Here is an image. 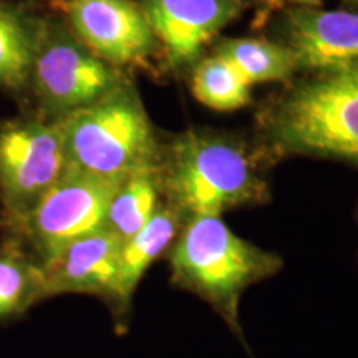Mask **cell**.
I'll return each instance as SVG.
<instances>
[{"instance_id":"6da1fadb","label":"cell","mask_w":358,"mask_h":358,"mask_svg":"<svg viewBox=\"0 0 358 358\" xmlns=\"http://www.w3.org/2000/svg\"><path fill=\"white\" fill-rule=\"evenodd\" d=\"M261 151L216 131H186L163 146L158 176L163 198L186 219L267 203Z\"/></svg>"},{"instance_id":"7a4b0ae2","label":"cell","mask_w":358,"mask_h":358,"mask_svg":"<svg viewBox=\"0 0 358 358\" xmlns=\"http://www.w3.org/2000/svg\"><path fill=\"white\" fill-rule=\"evenodd\" d=\"M166 259L173 287L208 303L243 342L241 299L284 267L279 254L237 236L216 216L186 219Z\"/></svg>"},{"instance_id":"3957f363","label":"cell","mask_w":358,"mask_h":358,"mask_svg":"<svg viewBox=\"0 0 358 358\" xmlns=\"http://www.w3.org/2000/svg\"><path fill=\"white\" fill-rule=\"evenodd\" d=\"M264 159H335L358 168V69L320 71L262 118Z\"/></svg>"},{"instance_id":"277c9868","label":"cell","mask_w":358,"mask_h":358,"mask_svg":"<svg viewBox=\"0 0 358 358\" xmlns=\"http://www.w3.org/2000/svg\"><path fill=\"white\" fill-rule=\"evenodd\" d=\"M66 169L123 181L158 171L163 146L145 108L131 92L113 88L62 120Z\"/></svg>"},{"instance_id":"5b68a950","label":"cell","mask_w":358,"mask_h":358,"mask_svg":"<svg viewBox=\"0 0 358 358\" xmlns=\"http://www.w3.org/2000/svg\"><path fill=\"white\" fill-rule=\"evenodd\" d=\"M122 181L65 169L30 213L32 231L48 262L75 241L105 229L111 199Z\"/></svg>"},{"instance_id":"8992f818","label":"cell","mask_w":358,"mask_h":358,"mask_svg":"<svg viewBox=\"0 0 358 358\" xmlns=\"http://www.w3.org/2000/svg\"><path fill=\"white\" fill-rule=\"evenodd\" d=\"M66 169L60 124H12L0 131V185L13 214L34 211Z\"/></svg>"},{"instance_id":"52a82bcc","label":"cell","mask_w":358,"mask_h":358,"mask_svg":"<svg viewBox=\"0 0 358 358\" xmlns=\"http://www.w3.org/2000/svg\"><path fill=\"white\" fill-rule=\"evenodd\" d=\"M38 92L53 110L71 113L116 88V75L101 58L65 37L48 40L34 57Z\"/></svg>"},{"instance_id":"ba28073f","label":"cell","mask_w":358,"mask_h":358,"mask_svg":"<svg viewBox=\"0 0 358 358\" xmlns=\"http://www.w3.org/2000/svg\"><path fill=\"white\" fill-rule=\"evenodd\" d=\"M69 15L85 47L111 64H133L153 52L145 12L129 0H70Z\"/></svg>"},{"instance_id":"9c48e42d","label":"cell","mask_w":358,"mask_h":358,"mask_svg":"<svg viewBox=\"0 0 358 358\" xmlns=\"http://www.w3.org/2000/svg\"><path fill=\"white\" fill-rule=\"evenodd\" d=\"M285 47L299 69L315 73L358 69V10L295 7L284 19Z\"/></svg>"},{"instance_id":"30bf717a","label":"cell","mask_w":358,"mask_h":358,"mask_svg":"<svg viewBox=\"0 0 358 358\" xmlns=\"http://www.w3.org/2000/svg\"><path fill=\"white\" fill-rule=\"evenodd\" d=\"M244 10V0H146L145 15L174 66L192 64Z\"/></svg>"},{"instance_id":"8fae6325","label":"cell","mask_w":358,"mask_h":358,"mask_svg":"<svg viewBox=\"0 0 358 358\" xmlns=\"http://www.w3.org/2000/svg\"><path fill=\"white\" fill-rule=\"evenodd\" d=\"M123 241L108 229L75 241L42 267L43 295L95 294L116 302Z\"/></svg>"},{"instance_id":"7c38bea8","label":"cell","mask_w":358,"mask_h":358,"mask_svg":"<svg viewBox=\"0 0 358 358\" xmlns=\"http://www.w3.org/2000/svg\"><path fill=\"white\" fill-rule=\"evenodd\" d=\"M185 222L186 217L164 201L153 217L136 234L123 241L120 250L118 292L115 302L120 313L131 306L133 295L148 268L161 257H166Z\"/></svg>"},{"instance_id":"4fadbf2b","label":"cell","mask_w":358,"mask_h":358,"mask_svg":"<svg viewBox=\"0 0 358 358\" xmlns=\"http://www.w3.org/2000/svg\"><path fill=\"white\" fill-rule=\"evenodd\" d=\"M216 53L226 58L250 87L282 82L299 70L297 58L290 48L268 40L227 38L217 45Z\"/></svg>"},{"instance_id":"5bb4252c","label":"cell","mask_w":358,"mask_h":358,"mask_svg":"<svg viewBox=\"0 0 358 358\" xmlns=\"http://www.w3.org/2000/svg\"><path fill=\"white\" fill-rule=\"evenodd\" d=\"M163 203L158 171L131 174L123 179L111 199L105 229L127 241L153 217Z\"/></svg>"},{"instance_id":"9a60e30c","label":"cell","mask_w":358,"mask_h":358,"mask_svg":"<svg viewBox=\"0 0 358 358\" xmlns=\"http://www.w3.org/2000/svg\"><path fill=\"white\" fill-rule=\"evenodd\" d=\"M250 88L243 75L216 52L201 60L192 71V93L208 108L217 111L244 108L250 101Z\"/></svg>"},{"instance_id":"2e32d148","label":"cell","mask_w":358,"mask_h":358,"mask_svg":"<svg viewBox=\"0 0 358 358\" xmlns=\"http://www.w3.org/2000/svg\"><path fill=\"white\" fill-rule=\"evenodd\" d=\"M35 48L15 17L0 10V83L19 87L34 66Z\"/></svg>"},{"instance_id":"e0dca14e","label":"cell","mask_w":358,"mask_h":358,"mask_svg":"<svg viewBox=\"0 0 358 358\" xmlns=\"http://www.w3.org/2000/svg\"><path fill=\"white\" fill-rule=\"evenodd\" d=\"M42 268L25 266L13 257H0V317L15 312L27 301L42 297Z\"/></svg>"},{"instance_id":"ac0fdd59","label":"cell","mask_w":358,"mask_h":358,"mask_svg":"<svg viewBox=\"0 0 358 358\" xmlns=\"http://www.w3.org/2000/svg\"><path fill=\"white\" fill-rule=\"evenodd\" d=\"M284 2L295 3L297 7H317L320 3V0H284Z\"/></svg>"},{"instance_id":"d6986e66","label":"cell","mask_w":358,"mask_h":358,"mask_svg":"<svg viewBox=\"0 0 358 358\" xmlns=\"http://www.w3.org/2000/svg\"><path fill=\"white\" fill-rule=\"evenodd\" d=\"M348 7H352L353 10H358V0H343Z\"/></svg>"}]
</instances>
